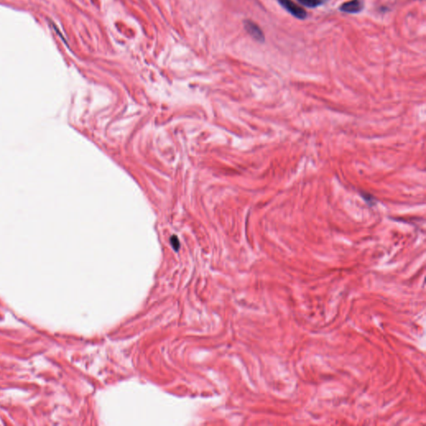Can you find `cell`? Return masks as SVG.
I'll list each match as a JSON object with an SVG mask.
<instances>
[{
	"instance_id": "2",
	"label": "cell",
	"mask_w": 426,
	"mask_h": 426,
	"mask_svg": "<svg viewBox=\"0 0 426 426\" xmlns=\"http://www.w3.org/2000/svg\"><path fill=\"white\" fill-rule=\"evenodd\" d=\"M244 27H245V29H246L248 34H250V36L252 37L253 39H255L257 41L260 42V43H263L265 41V35L258 24L250 21V20H246L244 22Z\"/></svg>"
},
{
	"instance_id": "3",
	"label": "cell",
	"mask_w": 426,
	"mask_h": 426,
	"mask_svg": "<svg viewBox=\"0 0 426 426\" xmlns=\"http://www.w3.org/2000/svg\"><path fill=\"white\" fill-rule=\"evenodd\" d=\"M363 9V3L361 0H352L349 2L344 3L339 7V10L342 12L348 13V14H357L361 12Z\"/></svg>"
},
{
	"instance_id": "1",
	"label": "cell",
	"mask_w": 426,
	"mask_h": 426,
	"mask_svg": "<svg viewBox=\"0 0 426 426\" xmlns=\"http://www.w3.org/2000/svg\"><path fill=\"white\" fill-rule=\"evenodd\" d=\"M278 2H279L280 5H282V7L284 8L285 10H287V12H289L296 19L305 20L307 16L306 11L302 8L295 4L292 0H278Z\"/></svg>"
},
{
	"instance_id": "4",
	"label": "cell",
	"mask_w": 426,
	"mask_h": 426,
	"mask_svg": "<svg viewBox=\"0 0 426 426\" xmlns=\"http://www.w3.org/2000/svg\"><path fill=\"white\" fill-rule=\"evenodd\" d=\"M325 0H298L299 3L307 8H316L323 5Z\"/></svg>"
}]
</instances>
